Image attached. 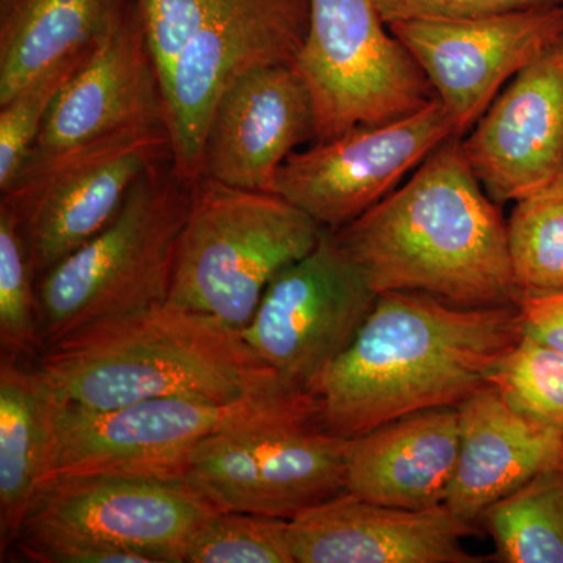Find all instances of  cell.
<instances>
[{"label": "cell", "mask_w": 563, "mask_h": 563, "mask_svg": "<svg viewBox=\"0 0 563 563\" xmlns=\"http://www.w3.org/2000/svg\"><path fill=\"white\" fill-rule=\"evenodd\" d=\"M523 339L520 307H463L418 291L377 296L313 387L325 431L351 440L396 418L457 407Z\"/></svg>", "instance_id": "6da1fadb"}, {"label": "cell", "mask_w": 563, "mask_h": 563, "mask_svg": "<svg viewBox=\"0 0 563 563\" xmlns=\"http://www.w3.org/2000/svg\"><path fill=\"white\" fill-rule=\"evenodd\" d=\"M373 290L518 306L507 225L451 136L384 201L333 232Z\"/></svg>", "instance_id": "7a4b0ae2"}, {"label": "cell", "mask_w": 563, "mask_h": 563, "mask_svg": "<svg viewBox=\"0 0 563 563\" xmlns=\"http://www.w3.org/2000/svg\"><path fill=\"white\" fill-rule=\"evenodd\" d=\"M35 365L58 401L96 410L163 398L231 402L290 384L239 329L169 301L65 336Z\"/></svg>", "instance_id": "3957f363"}, {"label": "cell", "mask_w": 563, "mask_h": 563, "mask_svg": "<svg viewBox=\"0 0 563 563\" xmlns=\"http://www.w3.org/2000/svg\"><path fill=\"white\" fill-rule=\"evenodd\" d=\"M195 181L173 157L155 163L107 228L36 280L43 350L81 329L168 302Z\"/></svg>", "instance_id": "277c9868"}, {"label": "cell", "mask_w": 563, "mask_h": 563, "mask_svg": "<svg viewBox=\"0 0 563 563\" xmlns=\"http://www.w3.org/2000/svg\"><path fill=\"white\" fill-rule=\"evenodd\" d=\"M314 420L321 421L317 396L290 384L231 402L163 398L96 410L55 398L44 481L60 476L181 481L192 451L217 433Z\"/></svg>", "instance_id": "5b68a950"}, {"label": "cell", "mask_w": 563, "mask_h": 563, "mask_svg": "<svg viewBox=\"0 0 563 563\" xmlns=\"http://www.w3.org/2000/svg\"><path fill=\"white\" fill-rule=\"evenodd\" d=\"M322 232L276 192L201 176L180 233L168 301L242 331L269 284L310 254Z\"/></svg>", "instance_id": "8992f818"}, {"label": "cell", "mask_w": 563, "mask_h": 563, "mask_svg": "<svg viewBox=\"0 0 563 563\" xmlns=\"http://www.w3.org/2000/svg\"><path fill=\"white\" fill-rule=\"evenodd\" d=\"M295 68L312 96L317 140L412 114L435 99L374 0H310Z\"/></svg>", "instance_id": "52a82bcc"}, {"label": "cell", "mask_w": 563, "mask_h": 563, "mask_svg": "<svg viewBox=\"0 0 563 563\" xmlns=\"http://www.w3.org/2000/svg\"><path fill=\"white\" fill-rule=\"evenodd\" d=\"M168 157V128H150L25 162L0 207L18 222L36 280L107 228L135 181Z\"/></svg>", "instance_id": "ba28073f"}, {"label": "cell", "mask_w": 563, "mask_h": 563, "mask_svg": "<svg viewBox=\"0 0 563 563\" xmlns=\"http://www.w3.org/2000/svg\"><path fill=\"white\" fill-rule=\"evenodd\" d=\"M217 512L184 481L52 477L36 490L11 550L84 543L135 551L152 563H184L192 537Z\"/></svg>", "instance_id": "9c48e42d"}, {"label": "cell", "mask_w": 563, "mask_h": 563, "mask_svg": "<svg viewBox=\"0 0 563 563\" xmlns=\"http://www.w3.org/2000/svg\"><path fill=\"white\" fill-rule=\"evenodd\" d=\"M350 442L318 420L243 426L198 444L181 481L221 512L290 521L346 493Z\"/></svg>", "instance_id": "30bf717a"}, {"label": "cell", "mask_w": 563, "mask_h": 563, "mask_svg": "<svg viewBox=\"0 0 563 563\" xmlns=\"http://www.w3.org/2000/svg\"><path fill=\"white\" fill-rule=\"evenodd\" d=\"M310 24V0H217L163 87L173 161L201 177L203 140L222 91L247 70L295 65Z\"/></svg>", "instance_id": "8fae6325"}, {"label": "cell", "mask_w": 563, "mask_h": 563, "mask_svg": "<svg viewBox=\"0 0 563 563\" xmlns=\"http://www.w3.org/2000/svg\"><path fill=\"white\" fill-rule=\"evenodd\" d=\"M365 274L324 229L314 250L266 288L243 339L287 383L312 393L377 301Z\"/></svg>", "instance_id": "7c38bea8"}, {"label": "cell", "mask_w": 563, "mask_h": 563, "mask_svg": "<svg viewBox=\"0 0 563 563\" xmlns=\"http://www.w3.org/2000/svg\"><path fill=\"white\" fill-rule=\"evenodd\" d=\"M451 136H457L453 121L435 98L407 117L292 152L273 192L336 232L384 201Z\"/></svg>", "instance_id": "4fadbf2b"}, {"label": "cell", "mask_w": 563, "mask_h": 563, "mask_svg": "<svg viewBox=\"0 0 563 563\" xmlns=\"http://www.w3.org/2000/svg\"><path fill=\"white\" fill-rule=\"evenodd\" d=\"M388 27L413 55L463 139L515 74L563 35V5Z\"/></svg>", "instance_id": "5bb4252c"}, {"label": "cell", "mask_w": 563, "mask_h": 563, "mask_svg": "<svg viewBox=\"0 0 563 563\" xmlns=\"http://www.w3.org/2000/svg\"><path fill=\"white\" fill-rule=\"evenodd\" d=\"M150 128L168 125L161 74L135 0L63 88L25 162Z\"/></svg>", "instance_id": "9a60e30c"}, {"label": "cell", "mask_w": 563, "mask_h": 563, "mask_svg": "<svg viewBox=\"0 0 563 563\" xmlns=\"http://www.w3.org/2000/svg\"><path fill=\"white\" fill-rule=\"evenodd\" d=\"M485 192L515 202L563 168V35L496 96L462 139Z\"/></svg>", "instance_id": "2e32d148"}, {"label": "cell", "mask_w": 563, "mask_h": 563, "mask_svg": "<svg viewBox=\"0 0 563 563\" xmlns=\"http://www.w3.org/2000/svg\"><path fill=\"white\" fill-rule=\"evenodd\" d=\"M317 140L312 96L295 65L262 66L232 81L211 113L201 176L273 192L284 162Z\"/></svg>", "instance_id": "e0dca14e"}, {"label": "cell", "mask_w": 563, "mask_h": 563, "mask_svg": "<svg viewBox=\"0 0 563 563\" xmlns=\"http://www.w3.org/2000/svg\"><path fill=\"white\" fill-rule=\"evenodd\" d=\"M474 531L444 504L406 509L347 492L299 514L287 529L295 563H481L463 547Z\"/></svg>", "instance_id": "ac0fdd59"}, {"label": "cell", "mask_w": 563, "mask_h": 563, "mask_svg": "<svg viewBox=\"0 0 563 563\" xmlns=\"http://www.w3.org/2000/svg\"><path fill=\"white\" fill-rule=\"evenodd\" d=\"M457 410L461 448L444 506L468 523H479L492 504L563 462V435L515 410L492 385Z\"/></svg>", "instance_id": "d6986e66"}, {"label": "cell", "mask_w": 563, "mask_h": 563, "mask_svg": "<svg viewBox=\"0 0 563 563\" xmlns=\"http://www.w3.org/2000/svg\"><path fill=\"white\" fill-rule=\"evenodd\" d=\"M461 448L457 407L404 415L351 439L346 492L406 509L442 506Z\"/></svg>", "instance_id": "ffe728a7"}, {"label": "cell", "mask_w": 563, "mask_h": 563, "mask_svg": "<svg viewBox=\"0 0 563 563\" xmlns=\"http://www.w3.org/2000/svg\"><path fill=\"white\" fill-rule=\"evenodd\" d=\"M135 0H0V103L95 49Z\"/></svg>", "instance_id": "44dd1931"}, {"label": "cell", "mask_w": 563, "mask_h": 563, "mask_svg": "<svg viewBox=\"0 0 563 563\" xmlns=\"http://www.w3.org/2000/svg\"><path fill=\"white\" fill-rule=\"evenodd\" d=\"M55 395L31 361L0 357V555L5 558L46 476Z\"/></svg>", "instance_id": "7402d4cb"}, {"label": "cell", "mask_w": 563, "mask_h": 563, "mask_svg": "<svg viewBox=\"0 0 563 563\" xmlns=\"http://www.w3.org/2000/svg\"><path fill=\"white\" fill-rule=\"evenodd\" d=\"M479 525L495 543L496 561L563 563V462L492 504Z\"/></svg>", "instance_id": "603a6c76"}, {"label": "cell", "mask_w": 563, "mask_h": 563, "mask_svg": "<svg viewBox=\"0 0 563 563\" xmlns=\"http://www.w3.org/2000/svg\"><path fill=\"white\" fill-rule=\"evenodd\" d=\"M506 225L518 303L563 295V168L517 199Z\"/></svg>", "instance_id": "cb8c5ba5"}, {"label": "cell", "mask_w": 563, "mask_h": 563, "mask_svg": "<svg viewBox=\"0 0 563 563\" xmlns=\"http://www.w3.org/2000/svg\"><path fill=\"white\" fill-rule=\"evenodd\" d=\"M0 347L35 362L43 351L36 277L24 236L9 210L0 207Z\"/></svg>", "instance_id": "d4e9b609"}, {"label": "cell", "mask_w": 563, "mask_h": 563, "mask_svg": "<svg viewBox=\"0 0 563 563\" xmlns=\"http://www.w3.org/2000/svg\"><path fill=\"white\" fill-rule=\"evenodd\" d=\"M492 387L518 412L563 435V355L521 339L493 368Z\"/></svg>", "instance_id": "484cf974"}, {"label": "cell", "mask_w": 563, "mask_h": 563, "mask_svg": "<svg viewBox=\"0 0 563 563\" xmlns=\"http://www.w3.org/2000/svg\"><path fill=\"white\" fill-rule=\"evenodd\" d=\"M288 521L244 512H217L192 537L184 563H295Z\"/></svg>", "instance_id": "4316f807"}, {"label": "cell", "mask_w": 563, "mask_h": 563, "mask_svg": "<svg viewBox=\"0 0 563 563\" xmlns=\"http://www.w3.org/2000/svg\"><path fill=\"white\" fill-rule=\"evenodd\" d=\"M95 49L40 74L11 96L9 101L0 103V191L5 190L20 173L63 88Z\"/></svg>", "instance_id": "83f0119b"}, {"label": "cell", "mask_w": 563, "mask_h": 563, "mask_svg": "<svg viewBox=\"0 0 563 563\" xmlns=\"http://www.w3.org/2000/svg\"><path fill=\"white\" fill-rule=\"evenodd\" d=\"M214 2L217 0H139L162 88L172 76L180 52L201 27Z\"/></svg>", "instance_id": "f1b7e54d"}, {"label": "cell", "mask_w": 563, "mask_h": 563, "mask_svg": "<svg viewBox=\"0 0 563 563\" xmlns=\"http://www.w3.org/2000/svg\"><path fill=\"white\" fill-rule=\"evenodd\" d=\"M388 25L402 21L472 20L507 11L563 5V0H374Z\"/></svg>", "instance_id": "f546056e"}, {"label": "cell", "mask_w": 563, "mask_h": 563, "mask_svg": "<svg viewBox=\"0 0 563 563\" xmlns=\"http://www.w3.org/2000/svg\"><path fill=\"white\" fill-rule=\"evenodd\" d=\"M518 307L523 339L563 355V295L529 299Z\"/></svg>", "instance_id": "4dcf8cb0"}]
</instances>
